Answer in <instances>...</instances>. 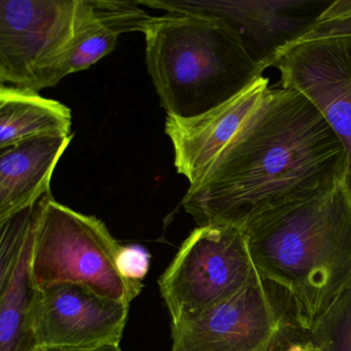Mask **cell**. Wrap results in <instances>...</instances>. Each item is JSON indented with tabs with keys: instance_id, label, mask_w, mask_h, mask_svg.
<instances>
[{
	"instance_id": "cell-4",
	"label": "cell",
	"mask_w": 351,
	"mask_h": 351,
	"mask_svg": "<svg viewBox=\"0 0 351 351\" xmlns=\"http://www.w3.org/2000/svg\"><path fill=\"white\" fill-rule=\"evenodd\" d=\"M121 245L101 219L77 213L48 193L34 205L30 269L36 289L80 283L99 295L131 304L143 282L119 272Z\"/></svg>"
},
{
	"instance_id": "cell-21",
	"label": "cell",
	"mask_w": 351,
	"mask_h": 351,
	"mask_svg": "<svg viewBox=\"0 0 351 351\" xmlns=\"http://www.w3.org/2000/svg\"><path fill=\"white\" fill-rule=\"evenodd\" d=\"M34 351H123L119 345H106L94 348H71V347H38Z\"/></svg>"
},
{
	"instance_id": "cell-18",
	"label": "cell",
	"mask_w": 351,
	"mask_h": 351,
	"mask_svg": "<svg viewBox=\"0 0 351 351\" xmlns=\"http://www.w3.org/2000/svg\"><path fill=\"white\" fill-rule=\"evenodd\" d=\"M260 351H322L311 332L295 319L289 304L285 303L274 332Z\"/></svg>"
},
{
	"instance_id": "cell-12",
	"label": "cell",
	"mask_w": 351,
	"mask_h": 351,
	"mask_svg": "<svg viewBox=\"0 0 351 351\" xmlns=\"http://www.w3.org/2000/svg\"><path fill=\"white\" fill-rule=\"evenodd\" d=\"M0 351H34L29 317L36 289L30 269L34 205L0 223Z\"/></svg>"
},
{
	"instance_id": "cell-6",
	"label": "cell",
	"mask_w": 351,
	"mask_h": 351,
	"mask_svg": "<svg viewBox=\"0 0 351 351\" xmlns=\"http://www.w3.org/2000/svg\"><path fill=\"white\" fill-rule=\"evenodd\" d=\"M77 0H0V83L40 93L75 32Z\"/></svg>"
},
{
	"instance_id": "cell-10",
	"label": "cell",
	"mask_w": 351,
	"mask_h": 351,
	"mask_svg": "<svg viewBox=\"0 0 351 351\" xmlns=\"http://www.w3.org/2000/svg\"><path fill=\"white\" fill-rule=\"evenodd\" d=\"M275 291L258 275L233 297L171 328L170 351H260L285 307Z\"/></svg>"
},
{
	"instance_id": "cell-13",
	"label": "cell",
	"mask_w": 351,
	"mask_h": 351,
	"mask_svg": "<svg viewBox=\"0 0 351 351\" xmlns=\"http://www.w3.org/2000/svg\"><path fill=\"white\" fill-rule=\"evenodd\" d=\"M73 138L40 136L0 149V223L51 192L55 168Z\"/></svg>"
},
{
	"instance_id": "cell-11",
	"label": "cell",
	"mask_w": 351,
	"mask_h": 351,
	"mask_svg": "<svg viewBox=\"0 0 351 351\" xmlns=\"http://www.w3.org/2000/svg\"><path fill=\"white\" fill-rule=\"evenodd\" d=\"M268 77H258L241 93L213 112L193 119L167 117L165 132L174 149V164L190 186L196 184L233 138L268 91Z\"/></svg>"
},
{
	"instance_id": "cell-5",
	"label": "cell",
	"mask_w": 351,
	"mask_h": 351,
	"mask_svg": "<svg viewBox=\"0 0 351 351\" xmlns=\"http://www.w3.org/2000/svg\"><path fill=\"white\" fill-rule=\"evenodd\" d=\"M258 275L241 228L229 223L197 227L159 279L171 328L233 297Z\"/></svg>"
},
{
	"instance_id": "cell-1",
	"label": "cell",
	"mask_w": 351,
	"mask_h": 351,
	"mask_svg": "<svg viewBox=\"0 0 351 351\" xmlns=\"http://www.w3.org/2000/svg\"><path fill=\"white\" fill-rule=\"evenodd\" d=\"M346 173L344 147L313 102L293 88L270 86L204 176L189 186L182 206L198 227L241 228L334 188Z\"/></svg>"
},
{
	"instance_id": "cell-9",
	"label": "cell",
	"mask_w": 351,
	"mask_h": 351,
	"mask_svg": "<svg viewBox=\"0 0 351 351\" xmlns=\"http://www.w3.org/2000/svg\"><path fill=\"white\" fill-rule=\"evenodd\" d=\"M130 304L99 295L80 283L36 289L29 326L38 347L94 348L119 345Z\"/></svg>"
},
{
	"instance_id": "cell-3",
	"label": "cell",
	"mask_w": 351,
	"mask_h": 351,
	"mask_svg": "<svg viewBox=\"0 0 351 351\" xmlns=\"http://www.w3.org/2000/svg\"><path fill=\"white\" fill-rule=\"evenodd\" d=\"M147 71L167 117L213 112L263 77L239 32L217 16L171 12L145 32Z\"/></svg>"
},
{
	"instance_id": "cell-15",
	"label": "cell",
	"mask_w": 351,
	"mask_h": 351,
	"mask_svg": "<svg viewBox=\"0 0 351 351\" xmlns=\"http://www.w3.org/2000/svg\"><path fill=\"white\" fill-rule=\"evenodd\" d=\"M118 38L97 19L91 0H77L73 38L49 71L45 89L58 85L67 75L93 66L116 49Z\"/></svg>"
},
{
	"instance_id": "cell-7",
	"label": "cell",
	"mask_w": 351,
	"mask_h": 351,
	"mask_svg": "<svg viewBox=\"0 0 351 351\" xmlns=\"http://www.w3.org/2000/svg\"><path fill=\"white\" fill-rule=\"evenodd\" d=\"M278 85L303 93L340 139L347 158L345 186L351 199V34H316L283 49L272 64Z\"/></svg>"
},
{
	"instance_id": "cell-19",
	"label": "cell",
	"mask_w": 351,
	"mask_h": 351,
	"mask_svg": "<svg viewBox=\"0 0 351 351\" xmlns=\"http://www.w3.org/2000/svg\"><path fill=\"white\" fill-rule=\"evenodd\" d=\"M151 266V254L138 244L121 247L117 256L119 272L127 280L143 282Z\"/></svg>"
},
{
	"instance_id": "cell-14",
	"label": "cell",
	"mask_w": 351,
	"mask_h": 351,
	"mask_svg": "<svg viewBox=\"0 0 351 351\" xmlns=\"http://www.w3.org/2000/svg\"><path fill=\"white\" fill-rule=\"evenodd\" d=\"M71 108L40 93L0 87V149L40 136H69Z\"/></svg>"
},
{
	"instance_id": "cell-2",
	"label": "cell",
	"mask_w": 351,
	"mask_h": 351,
	"mask_svg": "<svg viewBox=\"0 0 351 351\" xmlns=\"http://www.w3.org/2000/svg\"><path fill=\"white\" fill-rule=\"evenodd\" d=\"M261 278L311 330L351 285V199L345 182L256 215L241 227Z\"/></svg>"
},
{
	"instance_id": "cell-16",
	"label": "cell",
	"mask_w": 351,
	"mask_h": 351,
	"mask_svg": "<svg viewBox=\"0 0 351 351\" xmlns=\"http://www.w3.org/2000/svg\"><path fill=\"white\" fill-rule=\"evenodd\" d=\"M310 332L322 351H351V285L326 308Z\"/></svg>"
},
{
	"instance_id": "cell-8",
	"label": "cell",
	"mask_w": 351,
	"mask_h": 351,
	"mask_svg": "<svg viewBox=\"0 0 351 351\" xmlns=\"http://www.w3.org/2000/svg\"><path fill=\"white\" fill-rule=\"evenodd\" d=\"M335 0H154L141 5L171 12L208 14L231 24L254 61L272 67L283 49L299 42Z\"/></svg>"
},
{
	"instance_id": "cell-20",
	"label": "cell",
	"mask_w": 351,
	"mask_h": 351,
	"mask_svg": "<svg viewBox=\"0 0 351 351\" xmlns=\"http://www.w3.org/2000/svg\"><path fill=\"white\" fill-rule=\"evenodd\" d=\"M309 32L316 34H351V0H335ZM308 32V34H309Z\"/></svg>"
},
{
	"instance_id": "cell-17",
	"label": "cell",
	"mask_w": 351,
	"mask_h": 351,
	"mask_svg": "<svg viewBox=\"0 0 351 351\" xmlns=\"http://www.w3.org/2000/svg\"><path fill=\"white\" fill-rule=\"evenodd\" d=\"M91 5L97 19L119 36L128 32L145 34L154 18L137 1L91 0Z\"/></svg>"
}]
</instances>
